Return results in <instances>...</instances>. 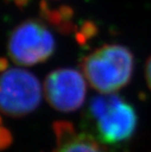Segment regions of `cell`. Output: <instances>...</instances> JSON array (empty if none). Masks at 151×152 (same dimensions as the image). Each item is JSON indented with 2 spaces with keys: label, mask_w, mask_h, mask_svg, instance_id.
Here are the masks:
<instances>
[{
  "label": "cell",
  "mask_w": 151,
  "mask_h": 152,
  "mask_svg": "<svg viewBox=\"0 0 151 152\" xmlns=\"http://www.w3.org/2000/svg\"><path fill=\"white\" fill-rule=\"evenodd\" d=\"M85 117L86 132L105 146L126 142L133 135L137 126L134 108L115 93L93 97Z\"/></svg>",
  "instance_id": "1"
},
{
  "label": "cell",
  "mask_w": 151,
  "mask_h": 152,
  "mask_svg": "<svg viewBox=\"0 0 151 152\" xmlns=\"http://www.w3.org/2000/svg\"><path fill=\"white\" fill-rule=\"evenodd\" d=\"M82 73L93 89L112 94L126 86L133 72V56L121 44H106L83 58Z\"/></svg>",
  "instance_id": "2"
},
{
  "label": "cell",
  "mask_w": 151,
  "mask_h": 152,
  "mask_svg": "<svg viewBox=\"0 0 151 152\" xmlns=\"http://www.w3.org/2000/svg\"><path fill=\"white\" fill-rule=\"evenodd\" d=\"M43 86L34 74L20 68L3 70L0 105L4 115L24 117L34 111L41 101Z\"/></svg>",
  "instance_id": "3"
},
{
  "label": "cell",
  "mask_w": 151,
  "mask_h": 152,
  "mask_svg": "<svg viewBox=\"0 0 151 152\" xmlns=\"http://www.w3.org/2000/svg\"><path fill=\"white\" fill-rule=\"evenodd\" d=\"M7 48L13 62L33 66L49 59L55 50V39L41 21L27 20L11 33Z\"/></svg>",
  "instance_id": "4"
},
{
  "label": "cell",
  "mask_w": 151,
  "mask_h": 152,
  "mask_svg": "<svg viewBox=\"0 0 151 152\" xmlns=\"http://www.w3.org/2000/svg\"><path fill=\"white\" fill-rule=\"evenodd\" d=\"M43 94L52 108L60 112L76 111L85 100L86 80L78 70L60 68L47 75Z\"/></svg>",
  "instance_id": "5"
},
{
  "label": "cell",
  "mask_w": 151,
  "mask_h": 152,
  "mask_svg": "<svg viewBox=\"0 0 151 152\" xmlns=\"http://www.w3.org/2000/svg\"><path fill=\"white\" fill-rule=\"evenodd\" d=\"M53 132L55 145L51 152H110L86 132H77L69 122H55Z\"/></svg>",
  "instance_id": "6"
},
{
  "label": "cell",
  "mask_w": 151,
  "mask_h": 152,
  "mask_svg": "<svg viewBox=\"0 0 151 152\" xmlns=\"http://www.w3.org/2000/svg\"><path fill=\"white\" fill-rule=\"evenodd\" d=\"M145 79L147 85L151 89V56L147 59L145 64Z\"/></svg>",
  "instance_id": "7"
}]
</instances>
